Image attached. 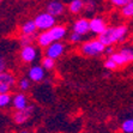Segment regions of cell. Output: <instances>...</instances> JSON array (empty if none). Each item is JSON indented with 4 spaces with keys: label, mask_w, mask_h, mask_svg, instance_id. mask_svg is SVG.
<instances>
[{
    "label": "cell",
    "mask_w": 133,
    "mask_h": 133,
    "mask_svg": "<svg viewBox=\"0 0 133 133\" xmlns=\"http://www.w3.org/2000/svg\"><path fill=\"white\" fill-rule=\"evenodd\" d=\"M82 37H83V35L78 34V32H72L71 35H70V41H71L72 43H78V42H81L82 41Z\"/></svg>",
    "instance_id": "484cf974"
},
{
    "label": "cell",
    "mask_w": 133,
    "mask_h": 133,
    "mask_svg": "<svg viewBox=\"0 0 133 133\" xmlns=\"http://www.w3.org/2000/svg\"><path fill=\"white\" fill-rule=\"evenodd\" d=\"M120 130L122 133H133V118L124 120L120 125Z\"/></svg>",
    "instance_id": "ac0fdd59"
},
{
    "label": "cell",
    "mask_w": 133,
    "mask_h": 133,
    "mask_svg": "<svg viewBox=\"0 0 133 133\" xmlns=\"http://www.w3.org/2000/svg\"><path fill=\"white\" fill-rule=\"evenodd\" d=\"M113 5H115V6H121L124 7L125 5H127L128 3H131L132 0H109Z\"/></svg>",
    "instance_id": "4316f807"
},
{
    "label": "cell",
    "mask_w": 133,
    "mask_h": 133,
    "mask_svg": "<svg viewBox=\"0 0 133 133\" xmlns=\"http://www.w3.org/2000/svg\"><path fill=\"white\" fill-rule=\"evenodd\" d=\"M36 58H37V50L32 44L22 47V50H21V59H22L23 62L29 64V62L35 61Z\"/></svg>",
    "instance_id": "ba28073f"
},
{
    "label": "cell",
    "mask_w": 133,
    "mask_h": 133,
    "mask_svg": "<svg viewBox=\"0 0 133 133\" xmlns=\"http://www.w3.org/2000/svg\"><path fill=\"white\" fill-rule=\"evenodd\" d=\"M105 29H107V25L102 18L96 17V18H92L90 21V31H92L94 34L101 35L105 31Z\"/></svg>",
    "instance_id": "30bf717a"
},
{
    "label": "cell",
    "mask_w": 133,
    "mask_h": 133,
    "mask_svg": "<svg viewBox=\"0 0 133 133\" xmlns=\"http://www.w3.org/2000/svg\"><path fill=\"white\" fill-rule=\"evenodd\" d=\"M104 67L107 68V70H109V71H114V70H116L119 66H118V64H116V62H115L113 59L108 58V59L104 61Z\"/></svg>",
    "instance_id": "d4e9b609"
},
{
    "label": "cell",
    "mask_w": 133,
    "mask_h": 133,
    "mask_svg": "<svg viewBox=\"0 0 133 133\" xmlns=\"http://www.w3.org/2000/svg\"><path fill=\"white\" fill-rule=\"evenodd\" d=\"M5 68H6V65H5V58L1 56V58H0V72H4Z\"/></svg>",
    "instance_id": "f1b7e54d"
},
{
    "label": "cell",
    "mask_w": 133,
    "mask_h": 133,
    "mask_svg": "<svg viewBox=\"0 0 133 133\" xmlns=\"http://www.w3.org/2000/svg\"><path fill=\"white\" fill-rule=\"evenodd\" d=\"M12 108L15 110H19V109H24L29 105V101H28V96L24 92H17L13 95L12 98Z\"/></svg>",
    "instance_id": "9c48e42d"
},
{
    "label": "cell",
    "mask_w": 133,
    "mask_h": 133,
    "mask_svg": "<svg viewBox=\"0 0 133 133\" xmlns=\"http://www.w3.org/2000/svg\"><path fill=\"white\" fill-rule=\"evenodd\" d=\"M47 12L53 15L54 17L56 16H60L62 12H64V5L59 1H52L47 5Z\"/></svg>",
    "instance_id": "4fadbf2b"
},
{
    "label": "cell",
    "mask_w": 133,
    "mask_h": 133,
    "mask_svg": "<svg viewBox=\"0 0 133 133\" xmlns=\"http://www.w3.org/2000/svg\"><path fill=\"white\" fill-rule=\"evenodd\" d=\"M16 85V77L11 72H0V94L10 92Z\"/></svg>",
    "instance_id": "5b68a950"
},
{
    "label": "cell",
    "mask_w": 133,
    "mask_h": 133,
    "mask_svg": "<svg viewBox=\"0 0 133 133\" xmlns=\"http://www.w3.org/2000/svg\"><path fill=\"white\" fill-rule=\"evenodd\" d=\"M113 49H114V48H113V46H108L107 48H105V52H104V53H107V54H108V55L110 56L111 54L114 53V50H113Z\"/></svg>",
    "instance_id": "f546056e"
},
{
    "label": "cell",
    "mask_w": 133,
    "mask_h": 133,
    "mask_svg": "<svg viewBox=\"0 0 133 133\" xmlns=\"http://www.w3.org/2000/svg\"><path fill=\"white\" fill-rule=\"evenodd\" d=\"M34 105L29 104L26 108L19 109V110H15L12 114V120L16 125H23L26 121H29L31 119V116L34 115Z\"/></svg>",
    "instance_id": "277c9868"
},
{
    "label": "cell",
    "mask_w": 133,
    "mask_h": 133,
    "mask_svg": "<svg viewBox=\"0 0 133 133\" xmlns=\"http://www.w3.org/2000/svg\"><path fill=\"white\" fill-rule=\"evenodd\" d=\"M132 109H133V105H132Z\"/></svg>",
    "instance_id": "1f68e13d"
},
{
    "label": "cell",
    "mask_w": 133,
    "mask_h": 133,
    "mask_svg": "<svg viewBox=\"0 0 133 133\" xmlns=\"http://www.w3.org/2000/svg\"><path fill=\"white\" fill-rule=\"evenodd\" d=\"M37 30V25L35 21H28L22 25V35H35Z\"/></svg>",
    "instance_id": "9a60e30c"
},
{
    "label": "cell",
    "mask_w": 133,
    "mask_h": 133,
    "mask_svg": "<svg viewBox=\"0 0 133 133\" xmlns=\"http://www.w3.org/2000/svg\"><path fill=\"white\" fill-rule=\"evenodd\" d=\"M85 3L83 0H72L71 4H70V12L71 13H78L79 11H82V9L84 7Z\"/></svg>",
    "instance_id": "d6986e66"
},
{
    "label": "cell",
    "mask_w": 133,
    "mask_h": 133,
    "mask_svg": "<svg viewBox=\"0 0 133 133\" xmlns=\"http://www.w3.org/2000/svg\"><path fill=\"white\" fill-rule=\"evenodd\" d=\"M41 66H42L46 71H50V70H53L54 66H55V60L49 58V56H44L43 59H42V61H41Z\"/></svg>",
    "instance_id": "ffe728a7"
},
{
    "label": "cell",
    "mask_w": 133,
    "mask_h": 133,
    "mask_svg": "<svg viewBox=\"0 0 133 133\" xmlns=\"http://www.w3.org/2000/svg\"><path fill=\"white\" fill-rule=\"evenodd\" d=\"M73 31L81 35L88 34L90 31V21L84 19V18L78 19L77 22H74V24H73Z\"/></svg>",
    "instance_id": "8fae6325"
},
{
    "label": "cell",
    "mask_w": 133,
    "mask_h": 133,
    "mask_svg": "<svg viewBox=\"0 0 133 133\" xmlns=\"http://www.w3.org/2000/svg\"><path fill=\"white\" fill-rule=\"evenodd\" d=\"M84 7H85L88 11H92V10L95 9V3H94L92 0H87V1H85Z\"/></svg>",
    "instance_id": "83f0119b"
},
{
    "label": "cell",
    "mask_w": 133,
    "mask_h": 133,
    "mask_svg": "<svg viewBox=\"0 0 133 133\" xmlns=\"http://www.w3.org/2000/svg\"><path fill=\"white\" fill-rule=\"evenodd\" d=\"M1 1H3V0H1Z\"/></svg>",
    "instance_id": "d6a6232c"
},
{
    "label": "cell",
    "mask_w": 133,
    "mask_h": 133,
    "mask_svg": "<svg viewBox=\"0 0 133 133\" xmlns=\"http://www.w3.org/2000/svg\"><path fill=\"white\" fill-rule=\"evenodd\" d=\"M120 52L125 55V58L127 59V61L133 62V48L132 47H125V48H121Z\"/></svg>",
    "instance_id": "603a6c76"
},
{
    "label": "cell",
    "mask_w": 133,
    "mask_h": 133,
    "mask_svg": "<svg viewBox=\"0 0 133 133\" xmlns=\"http://www.w3.org/2000/svg\"><path fill=\"white\" fill-rule=\"evenodd\" d=\"M105 48L107 47L97 38V40H91L84 42L81 47V52L87 56H96L104 53Z\"/></svg>",
    "instance_id": "7a4b0ae2"
},
{
    "label": "cell",
    "mask_w": 133,
    "mask_h": 133,
    "mask_svg": "<svg viewBox=\"0 0 133 133\" xmlns=\"http://www.w3.org/2000/svg\"><path fill=\"white\" fill-rule=\"evenodd\" d=\"M49 31H50V34H52L53 38H54V41H60L66 35V28L62 26V25H55Z\"/></svg>",
    "instance_id": "5bb4252c"
},
{
    "label": "cell",
    "mask_w": 133,
    "mask_h": 133,
    "mask_svg": "<svg viewBox=\"0 0 133 133\" xmlns=\"http://www.w3.org/2000/svg\"><path fill=\"white\" fill-rule=\"evenodd\" d=\"M128 29L126 25H118V26H110L107 28L104 32L98 35V40L104 44L105 47L113 46L114 43L122 42L126 38Z\"/></svg>",
    "instance_id": "6da1fadb"
},
{
    "label": "cell",
    "mask_w": 133,
    "mask_h": 133,
    "mask_svg": "<svg viewBox=\"0 0 133 133\" xmlns=\"http://www.w3.org/2000/svg\"><path fill=\"white\" fill-rule=\"evenodd\" d=\"M110 59H113L116 64H118V66H124V65H126V64H128V61H127V59L125 58V55L122 54V53L119 50V52H115V53H113L110 56H109Z\"/></svg>",
    "instance_id": "2e32d148"
},
{
    "label": "cell",
    "mask_w": 133,
    "mask_h": 133,
    "mask_svg": "<svg viewBox=\"0 0 133 133\" xmlns=\"http://www.w3.org/2000/svg\"><path fill=\"white\" fill-rule=\"evenodd\" d=\"M46 77V70L42 66H32L28 71V78L34 83H40L42 82Z\"/></svg>",
    "instance_id": "52a82bcc"
},
{
    "label": "cell",
    "mask_w": 133,
    "mask_h": 133,
    "mask_svg": "<svg viewBox=\"0 0 133 133\" xmlns=\"http://www.w3.org/2000/svg\"><path fill=\"white\" fill-rule=\"evenodd\" d=\"M18 133H30V132H29L28 130H22V131H19Z\"/></svg>",
    "instance_id": "4dcf8cb0"
},
{
    "label": "cell",
    "mask_w": 133,
    "mask_h": 133,
    "mask_svg": "<svg viewBox=\"0 0 133 133\" xmlns=\"http://www.w3.org/2000/svg\"><path fill=\"white\" fill-rule=\"evenodd\" d=\"M65 50V46L59 42V41H55V42H53L49 47H47L46 49V56H49L52 59H58L59 56L62 55V53Z\"/></svg>",
    "instance_id": "8992f818"
},
{
    "label": "cell",
    "mask_w": 133,
    "mask_h": 133,
    "mask_svg": "<svg viewBox=\"0 0 133 133\" xmlns=\"http://www.w3.org/2000/svg\"><path fill=\"white\" fill-rule=\"evenodd\" d=\"M17 87L18 89L22 91V92H25V91H28L31 87V81L29 79L28 77L26 78H22V79H19L18 81V84H17Z\"/></svg>",
    "instance_id": "44dd1931"
},
{
    "label": "cell",
    "mask_w": 133,
    "mask_h": 133,
    "mask_svg": "<svg viewBox=\"0 0 133 133\" xmlns=\"http://www.w3.org/2000/svg\"><path fill=\"white\" fill-rule=\"evenodd\" d=\"M34 38H35V35H22V36H21V40H19L21 46L22 47L30 46V44L32 43Z\"/></svg>",
    "instance_id": "7402d4cb"
},
{
    "label": "cell",
    "mask_w": 133,
    "mask_h": 133,
    "mask_svg": "<svg viewBox=\"0 0 133 133\" xmlns=\"http://www.w3.org/2000/svg\"><path fill=\"white\" fill-rule=\"evenodd\" d=\"M121 12H122V15L125 17H133V0L122 7Z\"/></svg>",
    "instance_id": "cb8c5ba5"
},
{
    "label": "cell",
    "mask_w": 133,
    "mask_h": 133,
    "mask_svg": "<svg viewBox=\"0 0 133 133\" xmlns=\"http://www.w3.org/2000/svg\"><path fill=\"white\" fill-rule=\"evenodd\" d=\"M34 21L37 25V29L42 31L50 30L53 26H55V17L48 12L40 13L38 16H36Z\"/></svg>",
    "instance_id": "3957f363"
},
{
    "label": "cell",
    "mask_w": 133,
    "mask_h": 133,
    "mask_svg": "<svg viewBox=\"0 0 133 133\" xmlns=\"http://www.w3.org/2000/svg\"><path fill=\"white\" fill-rule=\"evenodd\" d=\"M12 98L13 95H11L10 92H5V94H0V107L1 108H6L10 104H12Z\"/></svg>",
    "instance_id": "e0dca14e"
},
{
    "label": "cell",
    "mask_w": 133,
    "mask_h": 133,
    "mask_svg": "<svg viewBox=\"0 0 133 133\" xmlns=\"http://www.w3.org/2000/svg\"><path fill=\"white\" fill-rule=\"evenodd\" d=\"M53 42H55V41H54V38H53V36H52L49 30L42 31V32L37 36V43H38V46L43 47V48L49 47Z\"/></svg>",
    "instance_id": "7c38bea8"
}]
</instances>
